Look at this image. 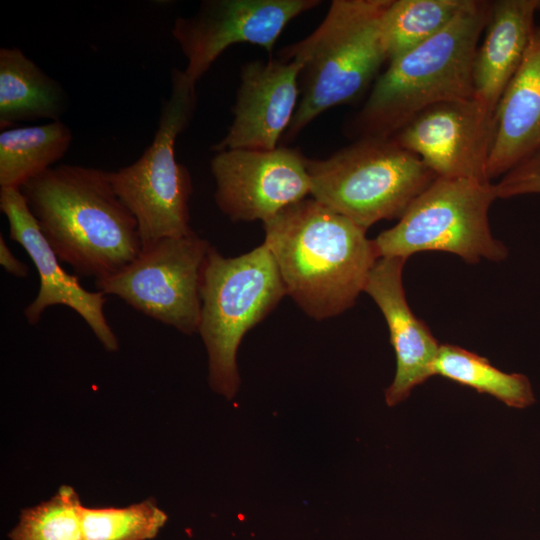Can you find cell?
<instances>
[{"instance_id": "20", "label": "cell", "mask_w": 540, "mask_h": 540, "mask_svg": "<svg viewBox=\"0 0 540 540\" xmlns=\"http://www.w3.org/2000/svg\"><path fill=\"white\" fill-rule=\"evenodd\" d=\"M470 0H390L381 22V40L392 61L448 26Z\"/></svg>"}, {"instance_id": "2", "label": "cell", "mask_w": 540, "mask_h": 540, "mask_svg": "<svg viewBox=\"0 0 540 540\" xmlns=\"http://www.w3.org/2000/svg\"><path fill=\"white\" fill-rule=\"evenodd\" d=\"M20 191L58 259L79 275L107 277L139 255L137 221L116 194L108 171L62 164Z\"/></svg>"}, {"instance_id": "12", "label": "cell", "mask_w": 540, "mask_h": 540, "mask_svg": "<svg viewBox=\"0 0 540 540\" xmlns=\"http://www.w3.org/2000/svg\"><path fill=\"white\" fill-rule=\"evenodd\" d=\"M494 133L495 111L472 97L426 108L392 138L439 178L490 183Z\"/></svg>"}, {"instance_id": "9", "label": "cell", "mask_w": 540, "mask_h": 540, "mask_svg": "<svg viewBox=\"0 0 540 540\" xmlns=\"http://www.w3.org/2000/svg\"><path fill=\"white\" fill-rule=\"evenodd\" d=\"M212 245L194 231L142 249L119 271L95 280L97 290L179 332H198L204 268Z\"/></svg>"}, {"instance_id": "8", "label": "cell", "mask_w": 540, "mask_h": 540, "mask_svg": "<svg viewBox=\"0 0 540 540\" xmlns=\"http://www.w3.org/2000/svg\"><path fill=\"white\" fill-rule=\"evenodd\" d=\"M495 186L468 179L437 177L408 207L398 223L373 239L378 258L443 251L468 263L503 261L508 249L493 237L488 211Z\"/></svg>"}, {"instance_id": "21", "label": "cell", "mask_w": 540, "mask_h": 540, "mask_svg": "<svg viewBox=\"0 0 540 540\" xmlns=\"http://www.w3.org/2000/svg\"><path fill=\"white\" fill-rule=\"evenodd\" d=\"M434 375L489 394L512 408H527L535 402L527 376L503 372L491 365L487 358L457 345H440Z\"/></svg>"}, {"instance_id": "24", "label": "cell", "mask_w": 540, "mask_h": 540, "mask_svg": "<svg viewBox=\"0 0 540 540\" xmlns=\"http://www.w3.org/2000/svg\"><path fill=\"white\" fill-rule=\"evenodd\" d=\"M497 198L540 193V149L494 184Z\"/></svg>"}, {"instance_id": "5", "label": "cell", "mask_w": 540, "mask_h": 540, "mask_svg": "<svg viewBox=\"0 0 540 540\" xmlns=\"http://www.w3.org/2000/svg\"><path fill=\"white\" fill-rule=\"evenodd\" d=\"M287 295L273 255L263 243L234 258L211 247L204 268L198 333L208 354L209 384L232 399L240 385L237 351L244 335Z\"/></svg>"}, {"instance_id": "17", "label": "cell", "mask_w": 540, "mask_h": 540, "mask_svg": "<svg viewBox=\"0 0 540 540\" xmlns=\"http://www.w3.org/2000/svg\"><path fill=\"white\" fill-rule=\"evenodd\" d=\"M540 0H498L491 3L485 36L473 63L474 97L496 106L519 68L535 30Z\"/></svg>"}, {"instance_id": "19", "label": "cell", "mask_w": 540, "mask_h": 540, "mask_svg": "<svg viewBox=\"0 0 540 540\" xmlns=\"http://www.w3.org/2000/svg\"><path fill=\"white\" fill-rule=\"evenodd\" d=\"M72 138L61 120L1 130L0 188L21 189L54 167L69 150Z\"/></svg>"}, {"instance_id": "4", "label": "cell", "mask_w": 540, "mask_h": 540, "mask_svg": "<svg viewBox=\"0 0 540 540\" xmlns=\"http://www.w3.org/2000/svg\"><path fill=\"white\" fill-rule=\"evenodd\" d=\"M390 0H334L320 25L283 47L280 58L299 57L300 95L281 143L292 141L315 118L357 99L377 79L387 57L381 22Z\"/></svg>"}, {"instance_id": "3", "label": "cell", "mask_w": 540, "mask_h": 540, "mask_svg": "<svg viewBox=\"0 0 540 540\" xmlns=\"http://www.w3.org/2000/svg\"><path fill=\"white\" fill-rule=\"evenodd\" d=\"M491 3L470 0L442 31L390 61L350 122L348 134L390 138L432 105L474 97L473 63Z\"/></svg>"}, {"instance_id": "14", "label": "cell", "mask_w": 540, "mask_h": 540, "mask_svg": "<svg viewBox=\"0 0 540 540\" xmlns=\"http://www.w3.org/2000/svg\"><path fill=\"white\" fill-rule=\"evenodd\" d=\"M0 209L8 220L9 237L25 249L40 277L38 294L24 310L27 322L36 325L48 307L64 305L86 322L107 351H117L118 338L104 314L105 295L86 290L61 267L20 189L1 188Z\"/></svg>"}, {"instance_id": "1", "label": "cell", "mask_w": 540, "mask_h": 540, "mask_svg": "<svg viewBox=\"0 0 540 540\" xmlns=\"http://www.w3.org/2000/svg\"><path fill=\"white\" fill-rule=\"evenodd\" d=\"M263 227L287 295L308 316L323 320L354 305L378 259L367 230L312 197Z\"/></svg>"}, {"instance_id": "7", "label": "cell", "mask_w": 540, "mask_h": 540, "mask_svg": "<svg viewBox=\"0 0 540 540\" xmlns=\"http://www.w3.org/2000/svg\"><path fill=\"white\" fill-rule=\"evenodd\" d=\"M196 104V84L183 70L173 68L170 94L162 101L151 144L135 162L108 171L116 194L137 221L141 250L192 232V181L175 158V143L191 122Z\"/></svg>"}, {"instance_id": "18", "label": "cell", "mask_w": 540, "mask_h": 540, "mask_svg": "<svg viewBox=\"0 0 540 540\" xmlns=\"http://www.w3.org/2000/svg\"><path fill=\"white\" fill-rule=\"evenodd\" d=\"M68 97L59 82L17 47L0 49V128L22 121L60 120Z\"/></svg>"}, {"instance_id": "22", "label": "cell", "mask_w": 540, "mask_h": 540, "mask_svg": "<svg viewBox=\"0 0 540 540\" xmlns=\"http://www.w3.org/2000/svg\"><path fill=\"white\" fill-rule=\"evenodd\" d=\"M79 496L71 486H61L48 501L22 510L10 532L11 540H84Z\"/></svg>"}, {"instance_id": "23", "label": "cell", "mask_w": 540, "mask_h": 540, "mask_svg": "<svg viewBox=\"0 0 540 540\" xmlns=\"http://www.w3.org/2000/svg\"><path fill=\"white\" fill-rule=\"evenodd\" d=\"M166 521V513L152 499L121 508L82 509L84 540L152 539Z\"/></svg>"}, {"instance_id": "16", "label": "cell", "mask_w": 540, "mask_h": 540, "mask_svg": "<svg viewBox=\"0 0 540 540\" xmlns=\"http://www.w3.org/2000/svg\"><path fill=\"white\" fill-rule=\"evenodd\" d=\"M540 149V25L495 109L487 176H504Z\"/></svg>"}, {"instance_id": "6", "label": "cell", "mask_w": 540, "mask_h": 540, "mask_svg": "<svg viewBox=\"0 0 540 540\" xmlns=\"http://www.w3.org/2000/svg\"><path fill=\"white\" fill-rule=\"evenodd\" d=\"M311 196L367 230L400 219L437 176L392 137L361 138L326 159H308Z\"/></svg>"}, {"instance_id": "10", "label": "cell", "mask_w": 540, "mask_h": 540, "mask_svg": "<svg viewBox=\"0 0 540 540\" xmlns=\"http://www.w3.org/2000/svg\"><path fill=\"white\" fill-rule=\"evenodd\" d=\"M321 3L319 0H206L190 17L174 21L172 35L197 81L230 46L249 43L272 54L287 24Z\"/></svg>"}, {"instance_id": "15", "label": "cell", "mask_w": 540, "mask_h": 540, "mask_svg": "<svg viewBox=\"0 0 540 540\" xmlns=\"http://www.w3.org/2000/svg\"><path fill=\"white\" fill-rule=\"evenodd\" d=\"M407 259L378 258L368 275L364 292L380 308L389 328L396 355V373L385 391L392 407L409 397L412 389L434 375L440 344L426 324L411 311L403 288L402 272Z\"/></svg>"}, {"instance_id": "25", "label": "cell", "mask_w": 540, "mask_h": 540, "mask_svg": "<svg viewBox=\"0 0 540 540\" xmlns=\"http://www.w3.org/2000/svg\"><path fill=\"white\" fill-rule=\"evenodd\" d=\"M0 264L10 274L25 278L28 275V267L17 259L7 246L3 236H0Z\"/></svg>"}, {"instance_id": "13", "label": "cell", "mask_w": 540, "mask_h": 540, "mask_svg": "<svg viewBox=\"0 0 540 540\" xmlns=\"http://www.w3.org/2000/svg\"><path fill=\"white\" fill-rule=\"evenodd\" d=\"M302 67L299 57L247 62L240 72L232 123L211 149L277 148L298 105Z\"/></svg>"}, {"instance_id": "11", "label": "cell", "mask_w": 540, "mask_h": 540, "mask_svg": "<svg viewBox=\"0 0 540 540\" xmlns=\"http://www.w3.org/2000/svg\"><path fill=\"white\" fill-rule=\"evenodd\" d=\"M218 208L231 221L265 222L311 195L307 158L283 145L271 150L231 149L210 162Z\"/></svg>"}]
</instances>
